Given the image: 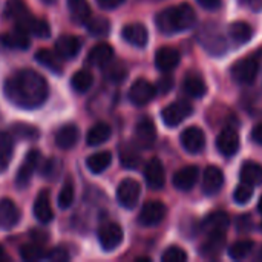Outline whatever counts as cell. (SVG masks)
I'll return each mask as SVG.
<instances>
[{
  "instance_id": "obj_45",
  "label": "cell",
  "mask_w": 262,
  "mask_h": 262,
  "mask_svg": "<svg viewBox=\"0 0 262 262\" xmlns=\"http://www.w3.org/2000/svg\"><path fill=\"white\" fill-rule=\"evenodd\" d=\"M14 130L17 132L18 137H23V138H26V140H35V138H38V135H40V132H38L37 127H34V126H31V124H23V123L15 124V126H14Z\"/></svg>"
},
{
  "instance_id": "obj_48",
  "label": "cell",
  "mask_w": 262,
  "mask_h": 262,
  "mask_svg": "<svg viewBox=\"0 0 262 262\" xmlns=\"http://www.w3.org/2000/svg\"><path fill=\"white\" fill-rule=\"evenodd\" d=\"M198 3H200L203 8L213 11V9H218V8L221 6L223 0H198Z\"/></svg>"
},
{
  "instance_id": "obj_17",
  "label": "cell",
  "mask_w": 262,
  "mask_h": 262,
  "mask_svg": "<svg viewBox=\"0 0 262 262\" xmlns=\"http://www.w3.org/2000/svg\"><path fill=\"white\" fill-rule=\"evenodd\" d=\"M224 184V173L220 167L209 166L203 175V192L206 195H215L221 190Z\"/></svg>"
},
{
  "instance_id": "obj_23",
  "label": "cell",
  "mask_w": 262,
  "mask_h": 262,
  "mask_svg": "<svg viewBox=\"0 0 262 262\" xmlns=\"http://www.w3.org/2000/svg\"><path fill=\"white\" fill-rule=\"evenodd\" d=\"M0 41L8 46V48H12V49H26L29 48V37H28V32L18 26H15L12 31L9 32H5L0 35Z\"/></svg>"
},
{
  "instance_id": "obj_35",
  "label": "cell",
  "mask_w": 262,
  "mask_h": 262,
  "mask_svg": "<svg viewBox=\"0 0 262 262\" xmlns=\"http://www.w3.org/2000/svg\"><path fill=\"white\" fill-rule=\"evenodd\" d=\"M229 31H230V37L236 43H239V45L247 43L253 37V28L249 23H246V21H235V23H232Z\"/></svg>"
},
{
  "instance_id": "obj_24",
  "label": "cell",
  "mask_w": 262,
  "mask_h": 262,
  "mask_svg": "<svg viewBox=\"0 0 262 262\" xmlns=\"http://www.w3.org/2000/svg\"><path fill=\"white\" fill-rule=\"evenodd\" d=\"M135 135H137V141L143 147H150L157 140V127H155L154 121L150 118H143L137 124Z\"/></svg>"
},
{
  "instance_id": "obj_13",
  "label": "cell",
  "mask_w": 262,
  "mask_h": 262,
  "mask_svg": "<svg viewBox=\"0 0 262 262\" xmlns=\"http://www.w3.org/2000/svg\"><path fill=\"white\" fill-rule=\"evenodd\" d=\"M216 147L223 157H233L239 149V137L236 130L230 127L221 130V134L216 138Z\"/></svg>"
},
{
  "instance_id": "obj_4",
  "label": "cell",
  "mask_w": 262,
  "mask_h": 262,
  "mask_svg": "<svg viewBox=\"0 0 262 262\" xmlns=\"http://www.w3.org/2000/svg\"><path fill=\"white\" fill-rule=\"evenodd\" d=\"M193 112V106L192 103L186 101V100H178L170 103L169 106H166L161 112L163 121L166 126L169 127H175L178 124H181L186 118H189Z\"/></svg>"
},
{
  "instance_id": "obj_28",
  "label": "cell",
  "mask_w": 262,
  "mask_h": 262,
  "mask_svg": "<svg viewBox=\"0 0 262 262\" xmlns=\"http://www.w3.org/2000/svg\"><path fill=\"white\" fill-rule=\"evenodd\" d=\"M183 89H184V92L187 95H190L193 98H201L207 92V84H206V81L200 75L190 74V75L186 77L184 84H183Z\"/></svg>"
},
{
  "instance_id": "obj_37",
  "label": "cell",
  "mask_w": 262,
  "mask_h": 262,
  "mask_svg": "<svg viewBox=\"0 0 262 262\" xmlns=\"http://www.w3.org/2000/svg\"><path fill=\"white\" fill-rule=\"evenodd\" d=\"M88 29L94 37H106L111 31V23L104 17H94L88 21Z\"/></svg>"
},
{
  "instance_id": "obj_56",
  "label": "cell",
  "mask_w": 262,
  "mask_h": 262,
  "mask_svg": "<svg viewBox=\"0 0 262 262\" xmlns=\"http://www.w3.org/2000/svg\"><path fill=\"white\" fill-rule=\"evenodd\" d=\"M258 258L262 261V247H261V250H259V256H258Z\"/></svg>"
},
{
  "instance_id": "obj_29",
  "label": "cell",
  "mask_w": 262,
  "mask_h": 262,
  "mask_svg": "<svg viewBox=\"0 0 262 262\" xmlns=\"http://www.w3.org/2000/svg\"><path fill=\"white\" fill-rule=\"evenodd\" d=\"M35 60L45 66L46 69L52 71L54 74H61L63 72V66L60 61V57L54 52H51L49 49H40L35 52Z\"/></svg>"
},
{
  "instance_id": "obj_20",
  "label": "cell",
  "mask_w": 262,
  "mask_h": 262,
  "mask_svg": "<svg viewBox=\"0 0 262 262\" xmlns=\"http://www.w3.org/2000/svg\"><path fill=\"white\" fill-rule=\"evenodd\" d=\"M20 221V210L9 198L0 200V227L12 229Z\"/></svg>"
},
{
  "instance_id": "obj_57",
  "label": "cell",
  "mask_w": 262,
  "mask_h": 262,
  "mask_svg": "<svg viewBox=\"0 0 262 262\" xmlns=\"http://www.w3.org/2000/svg\"><path fill=\"white\" fill-rule=\"evenodd\" d=\"M261 229H262V223H261Z\"/></svg>"
},
{
  "instance_id": "obj_31",
  "label": "cell",
  "mask_w": 262,
  "mask_h": 262,
  "mask_svg": "<svg viewBox=\"0 0 262 262\" xmlns=\"http://www.w3.org/2000/svg\"><path fill=\"white\" fill-rule=\"evenodd\" d=\"M112 163V155L111 152H97L92 154L91 157H88L86 160V166L92 173H103Z\"/></svg>"
},
{
  "instance_id": "obj_43",
  "label": "cell",
  "mask_w": 262,
  "mask_h": 262,
  "mask_svg": "<svg viewBox=\"0 0 262 262\" xmlns=\"http://www.w3.org/2000/svg\"><path fill=\"white\" fill-rule=\"evenodd\" d=\"M253 196V186H249L246 183L239 184L235 192H233V198L238 204H247Z\"/></svg>"
},
{
  "instance_id": "obj_36",
  "label": "cell",
  "mask_w": 262,
  "mask_h": 262,
  "mask_svg": "<svg viewBox=\"0 0 262 262\" xmlns=\"http://www.w3.org/2000/svg\"><path fill=\"white\" fill-rule=\"evenodd\" d=\"M94 83V77L89 71L86 69H81V71H77L72 78H71V84L74 88V91H77L78 94H84L91 89Z\"/></svg>"
},
{
  "instance_id": "obj_7",
  "label": "cell",
  "mask_w": 262,
  "mask_h": 262,
  "mask_svg": "<svg viewBox=\"0 0 262 262\" xmlns=\"http://www.w3.org/2000/svg\"><path fill=\"white\" fill-rule=\"evenodd\" d=\"M123 230L118 224L111 223V224H104L101 226V229L98 230V243L101 246V249L104 252H112L115 250L121 243H123Z\"/></svg>"
},
{
  "instance_id": "obj_15",
  "label": "cell",
  "mask_w": 262,
  "mask_h": 262,
  "mask_svg": "<svg viewBox=\"0 0 262 262\" xmlns=\"http://www.w3.org/2000/svg\"><path fill=\"white\" fill-rule=\"evenodd\" d=\"M200 177V169L196 166H186L173 175V186L181 192H189L193 189Z\"/></svg>"
},
{
  "instance_id": "obj_8",
  "label": "cell",
  "mask_w": 262,
  "mask_h": 262,
  "mask_svg": "<svg viewBox=\"0 0 262 262\" xmlns=\"http://www.w3.org/2000/svg\"><path fill=\"white\" fill-rule=\"evenodd\" d=\"M157 95V88L144 78H138L129 91V100L135 106H144Z\"/></svg>"
},
{
  "instance_id": "obj_2",
  "label": "cell",
  "mask_w": 262,
  "mask_h": 262,
  "mask_svg": "<svg viewBox=\"0 0 262 262\" xmlns=\"http://www.w3.org/2000/svg\"><path fill=\"white\" fill-rule=\"evenodd\" d=\"M195 20V9L189 3H181L163 9L157 15V26L163 34H175L187 31L190 26H193Z\"/></svg>"
},
{
  "instance_id": "obj_52",
  "label": "cell",
  "mask_w": 262,
  "mask_h": 262,
  "mask_svg": "<svg viewBox=\"0 0 262 262\" xmlns=\"http://www.w3.org/2000/svg\"><path fill=\"white\" fill-rule=\"evenodd\" d=\"M137 261H146V262H149V261H150V258H137Z\"/></svg>"
},
{
  "instance_id": "obj_18",
  "label": "cell",
  "mask_w": 262,
  "mask_h": 262,
  "mask_svg": "<svg viewBox=\"0 0 262 262\" xmlns=\"http://www.w3.org/2000/svg\"><path fill=\"white\" fill-rule=\"evenodd\" d=\"M34 216L41 224H49L54 218L52 207H51V196L48 190H41L34 203Z\"/></svg>"
},
{
  "instance_id": "obj_33",
  "label": "cell",
  "mask_w": 262,
  "mask_h": 262,
  "mask_svg": "<svg viewBox=\"0 0 262 262\" xmlns=\"http://www.w3.org/2000/svg\"><path fill=\"white\" fill-rule=\"evenodd\" d=\"M14 155V140L8 132H0V172L6 170Z\"/></svg>"
},
{
  "instance_id": "obj_44",
  "label": "cell",
  "mask_w": 262,
  "mask_h": 262,
  "mask_svg": "<svg viewBox=\"0 0 262 262\" xmlns=\"http://www.w3.org/2000/svg\"><path fill=\"white\" fill-rule=\"evenodd\" d=\"M121 163L124 167H129V169H134L138 166L140 163V155L137 150L134 149H129V147H124L121 149Z\"/></svg>"
},
{
  "instance_id": "obj_41",
  "label": "cell",
  "mask_w": 262,
  "mask_h": 262,
  "mask_svg": "<svg viewBox=\"0 0 262 262\" xmlns=\"http://www.w3.org/2000/svg\"><path fill=\"white\" fill-rule=\"evenodd\" d=\"M74 196H75L74 186H72V183L68 181V183L61 187V190H60V193H58V207H61V209H69V207L72 206V203H74Z\"/></svg>"
},
{
  "instance_id": "obj_22",
  "label": "cell",
  "mask_w": 262,
  "mask_h": 262,
  "mask_svg": "<svg viewBox=\"0 0 262 262\" xmlns=\"http://www.w3.org/2000/svg\"><path fill=\"white\" fill-rule=\"evenodd\" d=\"M78 138H80L78 127L75 124H64L55 134V144L60 149L69 150V149H72L77 144Z\"/></svg>"
},
{
  "instance_id": "obj_32",
  "label": "cell",
  "mask_w": 262,
  "mask_h": 262,
  "mask_svg": "<svg viewBox=\"0 0 262 262\" xmlns=\"http://www.w3.org/2000/svg\"><path fill=\"white\" fill-rule=\"evenodd\" d=\"M69 14L74 21L86 23L91 18V8L86 0H68Z\"/></svg>"
},
{
  "instance_id": "obj_11",
  "label": "cell",
  "mask_w": 262,
  "mask_h": 262,
  "mask_svg": "<svg viewBox=\"0 0 262 262\" xmlns=\"http://www.w3.org/2000/svg\"><path fill=\"white\" fill-rule=\"evenodd\" d=\"M80 49H81V40L77 35L64 34L58 37L55 41V52L60 58H64V60L75 58Z\"/></svg>"
},
{
  "instance_id": "obj_5",
  "label": "cell",
  "mask_w": 262,
  "mask_h": 262,
  "mask_svg": "<svg viewBox=\"0 0 262 262\" xmlns=\"http://www.w3.org/2000/svg\"><path fill=\"white\" fill-rule=\"evenodd\" d=\"M140 193H141L140 184L132 178H126L118 184L117 200H118L120 206H123L124 209H134L138 204Z\"/></svg>"
},
{
  "instance_id": "obj_42",
  "label": "cell",
  "mask_w": 262,
  "mask_h": 262,
  "mask_svg": "<svg viewBox=\"0 0 262 262\" xmlns=\"http://www.w3.org/2000/svg\"><path fill=\"white\" fill-rule=\"evenodd\" d=\"M161 261L163 262H184L187 261V253L181 249V247H177V246H172L169 247L163 256H161Z\"/></svg>"
},
{
  "instance_id": "obj_6",
  "label": "cell",
  "mask_w": 262,
  "mask_h": 262,
  "mask_svg": "<svg viewBox=\"0 0 262 262\" xmlns=\"http://www.w3.org/2000/svg\"><path fill=\"white\" fill-rule=\"evenodd\" d=\"M166 216V206L160 201H149L143 206L138 223L144 227H155L158 226Z\"/></svg>"
},
{
  "instance_id": "obj_21",
  "label": "cell",
  "mask_w": 262,
  "mask_h": 262,
  "mask_svg": "<svg viewBox=\"0 0 262 262\" xmlns=\"http://www.w3.org/2000/svg\"><path fill=\"white\" fill-rule=\"evenodd\" d=\"M112 58H114V48L107 43H98L91 49L88 55V64L104 68L107 63L112 61Z\"/></svg>"
},
{
  "instance_id": "obj_40",
  "label": "cell",
  "mask_w": 262,
  "mask_h": 262,
  "mask_svg": "<svg viewBox=\"0 0 262 262\" xmlns=\"http://www.w3.org/2000/svg\"><path fill=\"white\" fill-rule=\"evenodd\" d=\"M20 256H21L25 261H31V262L40 261V259L46 258L45 250H43L38 244H35V243L23 246V247L20 249Z\"/></svg>"
},
{
  "instance_id": "obj_9",
  "label": "cell",
  "mask_w": 262,
  "mask_h": 262,
  "mask_svg": "<svg viewBox=\"0 0 262 262\" xmlns=\"http://www.w3.org/2000/svg\"><path fill=\"white\" fill-rule=\"evenodd\" d=\"M181 144L189 154H200L206 147V135L198 126H190L181 134Z\"/></svg>"
},
{
  "instance_id": "obj_47",
  "label": "cell",
  "mask_w": 262,
  "mask_h": 262,
  "mask_svg": "<svg viewBox=\"0 0 262 262\" xmlns=\"http://www.w3.org/2000/svg\"><path fill=\"white\" fill-rule=\"evenodd\" d=\"M126 0H97L98 6L103 8V9H115L118 8L120 5H123Z\"/></svg>"
},
{
  "instance_id": "obj_39",
  "label": "cell",
  "mask_w": 262,
  "mask_h": 262,
  "mask_svg": "<svg viewBox=\"0 0 262 262\" xmlns=\"http://www.w3.org/2000/svg\"><path fill=\"white\" fill-rule=\"evenodd\" d=\"M104 75H106V78L109 80V81H114V83H120V81H123L124 78H126V75H127V71H126V68H124V64L123 63H107L106 66H104Z\"/></svg>"
},
{
  "instance_id": "obj_30",
  "label": "cell",
  "mask_w": 262,
  "mask_h": 262,
  "mask_svg": "<svg viewBox=\"0 0 262 262\" xmlns=\"http://www.w3.org/2000/svg\"><path fill=\"white\" fill-rule=\"evenodd\" d=\"M18 28L25 29L28 34H34V35H37L40 38H46V37L51 35V26L48 25V21L43 20V18H35L32 15Z\"/></svg>"
},
{
  "instance_id": "obj_55",
  "label": "cell",
  "mask_w": 262,
  "mask_h": 262,
  "mask_svg": "<svg viewBox=\"0 0 262 262\" xmlns=\"http://www.w3.org/2000/svg\"><path fill=\"white\" fill-rule=\"evenodd\" d=\"M41 2H45V3H48V5H51V3H54L55 0H41Z\"/></svg>"
},
{
  "instance_id": "obj_34",
  "label": "cell",
  "mask_w": 262,
  "mask_h": 262,
  "mask_svg": "<svg viewBox=\"0 0 262 262\" xmlns=\"http://www.w3.org/2000/svg\"><path fill=\"white\" fill-rule=\"evenodd\" d=\"M226 246V238L224 233H215V235H209V239L204 243V246L201 247V253L207 258H212L215 255H220L224 250Z\"/></svg>"
},
{
  "instance_id": "obj_27",
  "label": "cell",
  "mask_w": 262,
  "mask_h": 262,
  "mask_svg": "<svg viewBox=\"0 0 262 262\" xmlns=\"http://www.w3.org/2000/svg\"><path fill=\"white\" fill-rule=\"evenodd\" d=\"M241 180L249 186L262 184V166L255 161H246L241 167Z\"/></svg>"
},
{
  "instance_id": "obj_26",
  "label": "cell",
  "mask_w": 262,
  "mask_h": 262,
  "mask_svg": "<svg viewBox=\"0 0 262 262\" xmlns=\"http://www.w3.org/2000/svg\"><path fill=\"white\" fill-rule=\"evenodd\" d=\"M5 14L8 18L15 21V26H21L31 17V12L21 0H8Z\"/></svg>"
},
{
  "instance_id": "obj_51",
  "label": "cell",
  "mask_w": 262,
  "mask_h": 262,
  "mask_svg": "<svg viewBox=\"0 0 262 262\" xmlns=\"http://www.w3.org/2000/svg\"><path fill=\"white\" fill-rule=\"evenodd\" d=\"M241 3L247 8H252L253 11H259L262 8V0H241Z\"/></svg>"
},
{
  "instance_id": "obj_25",
  "label": "cell",
  "mask_w": 262,
  "mask_h": 262,
  "mask_svg": "<svg viewBox=\"0 0 262 262\" xmlns=\"http://www.w3.org/2000/svg\"><path fill=\"white\" fill-rule=\"evenodd\" d=\"M111 135H112V127L107 123L100 121L89 129V132L86 135V143L89 146H100V144L106 143L111 138Z\"/></svg>"
},
{
  "instance_id": "obj_53",
  "label": "cell",
  "mask_w": 262,
  "mask_h": 262,
  "mask_svg": "<svg viewBox=\"0 0 262 262\" xmlns=\"http://www.w3.org/2000/svg\"><path fill=\"white\" fill-rule=\"evenodd\" d=\"M5 256V250H3V247L0 246V258H3Z\"/></svg>"
},
{
  "instance_id": "obj_16",
  "label": "cell",
  "mask_w": 262,
  "mask_h": 262,
  "mask_svg": "<svg viewBox=\"0 0 262 262\" xmlns=\"http://www.w3.org/2000/svg\"><path fill=\"white\" fill-rule=\"evenodd\" d=\"M180 60H181L180 52L170 46H163L155 54V66L163 72H169V71L175 69L178 66Z\"/></svg>"
},
{
  "instance_id": "obj_50",
  "label": "cell",
  "mask_w": 262,
  "mask_h": 262,
  "mask_svg": "<svg viewBox=\"0 0 262 262\" xmlns=\"http://www.w3.org/2000/svg\"><path fill=\"white\" fill-rule=\"evenodd\" d=\"M252 140H253L256 144L262 146V123L261 124H256V126L253 127V130H252Z\"/></svg>"
},
{
  "instance_id": "obj_19",
  "label": "cell",
  "mask_w": 262,
  "mask_h": 262,
  "mask_svg": "<svg viewBox=\"0 0 262 262\" xmlns=\"http://www.w3.org/2000/svg\"><path fill=\"white\" fill-rule=\"evenodd\" d=\"M230 226V218L226 212H213L203 221V230L209 235L215 233H226Z\"/></svg>"
},
{
  "instance_id": "obj_14",
  "label": "cell",
  "mask_w": 262,
  "mask_h": 262,
  "mask_svg": "<svg viewBox=\"0 0 262 262\" xmlns=\"http://www.w3.org/2000/svg\"><path fill=\"white\" fill-rule=\"evenodd\" d=\"M123 38L135 46V48H144L149 41V32L146 29L144 25L141 23H129L123 28V32H121Z\"/></svg>"
},
{
  "instance_id": "obj_54",
  "label": "cell",
  "mask_w": 262,
  "mask_h": 262,
  "mask_svg": "<svg viewBox=\"0 0 262 262\" xmlns=\"http://www.w3.org/2000/svg\"><path fill=\"white\" fill-rule=\"evenodd\" d=\"M258 209H259V212L262 213V196H261V200H259V204H258Z\"/></svg>"
},
{
  "instance_id": "obj_49",
  "label": "cell",
  "mask_w": 262,
  "mask_h": 262,
  "mask_svg": "<svg viewBox=\"0 0 262 262\" xmlns=\"http://www.w3.org/2000/svg\"><path fill=\"white\" fill-rule=\"evenodd\" d=\"M173 86V80L172 78H169V77H166V78H161L160 80V83H158V89L163 92V94H167L169 91H170V88Z\"/></svg>"
},
{
  "instance_id": "obj_10",
  "label": "cell",
  "mask_w": 262,
  "mask_h": 262,
  "mask_svg": "<svg viewBox=\"0 0 262 262\" xmlns=\"http://www.w3.org/2000/svg\"><path fill=\"white\" fill-rule=\"evenodd\" d=\"M40 160H41L40 150L32 149V150L28 152L26 158L23 160V163H21V166H20V169L17 172V186L18 187H23V186H26L29 183L32 173L37 170V167L40 164Z\"/></svg>"
},
{
  "instance_id": "obj_3",
  "label": "cell",
  "mask_w": 262,
  "mask_h": 262,
  "mask_svg": "<svg viewBox=\"0 0 262 262\" xmlns=\"http://www.w3.org/2000/svg\"><path fill=\"white\" fill-rule=\"evenodd\" d=\"M232 77L235 81L241 84H252L259 72V63L253 57H246L233 63L232 66Z\"/></svg>"
},
{
  "instance_id": "obj_46",
  "label": "cell",
  "mask_w": 262,
  "mask_h": 262,
  "mask_svg": "<svg viewBox=\"0 0 262 262\" xmlns=\"http://www.w3.org/2000/svg\"><path fill=\"white\" fill-rule=\"evenodd\" d=\"M46 258L51 259V261H68L69 255L63 249H54L49 255H46Z\"/></svg>"
},
{
  "instance_id": "obj_12",
  "label": "cell",
  "mask_w": 262,
  "mask_h": 262,
  "mask_svg": "<svg viewBox=\"0 0 262 262\" xmlns=\"http://www.w3.org/2000/svg\"><path fill=\"white\" fill-rule=\"evenodd\" d=\"M144 178L146 183L150 189L154 190H160L164 187L166 183V172H164V166L158 158H152L144 169Z\"/></svg>"
},
{
  "instance_id": "obj_1",
  "label": "cell",
  "mask_w": 262,
  "mask_h": 262,
  "mask_svg": "<svg viewBox=\"0 0 262 262\" xmlns=\"http://www.w3.org/2000/svg\"><path fill=\"white\" fill-rule=\"evenodd\" d=\"M3 92L5 97L17 107L35 109L46 101L49 88L43 75L32 69H21L6 78Z\"/></svg>"
},
{
  "instance_id": "obj_38",
  "label": "cell",
  "mask_w": 262,
  "mask_h": 262,
  "mask_svg": "<svg viewBox=\"0 0 262 262\" xmlns=\"http://www.w3.org/2000/svg\"><path fill=\"white\" fill-rule=\"evenodd\" d=\"M253 247H255L253 241H250V239H243V241L235 243V244L229 249V255H230L232 259H244V258H247V256L252 253Z\"/></svg>"
}]
</instances>
